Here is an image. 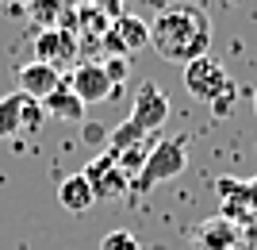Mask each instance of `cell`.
Here are the masks:
<instances>
[{
    "mask_svg": "<svg viewBox=\"0 0 257 250\" xmlns=\"http://www.w3.org/2000/svg\"><path fill=\"white\" fill-rule=\"evenodd\" d=\"M150 46L165 62H196L211 46V20L196 4H165L150 20Z\"/></svg>",
    "mask_w": 257,
    "mask_h": 250,
    "instance_id": "6da1fadb",
    "label": "cell"
},
{
    "mask_svg": "<svg viewBox=\"0 0 257 250\" xmlns=\"http://www.w3.org/2000/svg\"><path fill=\"white\" fill-rule=\"evenodd\" d=\"M184 165H188V139H184V135H177V139H161V142H150L146 165H142L139 177L131 181V189L150 193V189H158L161 181L181 177V174H184Z\"/></svg>",
    "mask_w": 257,
    "mask_h": 250,
    "instance_id": "7a4b0ae2",
    "label": "cell"
},
{
    "mask_svg": "<svg viewBox=\"0 0 257 250\" xmlns=\"http://www.w3.org/2000/svg\"><path fill=\"white\" fill-rule=\"evenodd\" d=\"M226 85H230V77H226L223 62H215L211 54H204V58H196V62L184 65V89H188V97L204 100V104H211Z\"/></svg>",
    "mask_w": 257,
    "mask_h": 250,
    "instance_id": "3957f363",
    "label": "cell"
},
{
    "mask_svg": "<svg viewBox=\"0 0 257 250\" xmlns=\"http://www.w3.org/2000/svg\"><path fill=\"white\" fill-rule=\"evenodd\" d=\"M81 174L88 177V185H92V196H96V200H111V196H123L131 189V177L119 170V158L111 150L96 154Z\"/></svg>",
    "mask_w": 257,
    "mask_h": 250,
    "instance_id": "277c9868",
    "label": "cell"
},
{
    "mask_svg": "<svg viewBox=\"0 0 257 250\" xmlns=\"http://www.w3.org/2000/svg\"><path fill=\"white\" fill-rule=\"evenodd\" d=\"M127 120L135 123L139 131L154 135L161 123L169 120V97H165L154 81H142L139 93H135V104H131V116H127Z\"/></svg>",
    "mask_w": 257,
    "mask_h": 250,
    "instance_id": "5b68a950",
    "label": "cell"
},
{
    "mask_svg": "<svg viewBox=\"0 0 257 250\" xmlns=\"http://www.w3.org/2000/svg\"><path fill=\"white\" fill-rule=\"evenodd\" d=\"M65 81H69V89L81 97L85 108H88V104H100V100H107V97H115V85L107 81V73H104V65H100V62H81Z\"/></svg>",
    "mask_w": 257,
    "mask_h": 250,
    "instance_id": "8992f818",
    "label": "cell"
},
{
    "mask_svg": "<svg viewBox=\"0 0 257 250\" xmlns=\"http://www.w3.org/2000/svg\"><path fill=\"white\" fill-rule=\"evenodd\" d=\"M62 81H65L62 69H54V65H46V62H27V65H20V69H16V85H20L16 93L39 100V104H43V100L50 97Z\"/></svg>",
    "mask_w": 257,
    "mask_h": 250,
    "instance_id": "52a82bcc",
    "label": "cell"
},
{
    "mask_svg": "<svg viewBox=\"0 0 257 250\" xmlns=\"http://www.w3.org/2000/svg\"><path fill=\"white\" fill-rule=\"evenodd\" d=\"M77 54V43H73V35L62 31V27H50V31H43L39 39H35V62H46V65H58L69 62V58Z\"/></svg>",
    "mask_w": 257,
    "mask_h": 250,
    "instance_id": "ba28073f",
    "label": "cell"
},
{
    "mask_svg": "<svg viewBox=\"0 0 257 250\" xmlns=\"http://www.w3.org/2000/svg\"><path fill=\"white\" fill-rule=\"evenodd\" d=\"M58 204L65 208V212H73V216H81V212H88V208L96 204V196H92V185H88L85 174H69L58 185Z\"/></svg>",
    "mask_w": 257,
    "mask_h": 250,
    "instance_id": "9c48e42d",
    "label": "cell"
},
{
    "mask_svg": "<svg viewBox=\"0 0 257 250\" xmlns=\"http://www.w3.org/2000/svg\"><path fill=\"white\" fill-rule=\"evenodd\" d=\"M43 112H46V116H54V120H69V123L85 120V104H81V97L69 89V81H62V85L43 100Z\"/></svg>",
    "mask_w": 257,
    "mask_h": 250,
    "instance_id": "30bf717a",
    "label": "cell"
},
{
    "mask_svg": "<svg viewBox=\"0 0 257 250\" xmlns=\"http://www.w3.org/2000/svg\"><path fill=\"white\" fill-rule=\"evenodd\" d=\"M111 35H115V43L123 46V54H135V50H142V46L150 43V23L123 12V16L111 23Z\"/></svg>",
    "mask_w": 257,
    "mask_h": 250,
    "instance_id": "8fae6325",
    "label": "cell"
},
{
    "mask_svg": "<svg viewBox=\"0 0 257 250\" xmlns=\"http://www.w3.org/2000/svg\"><path fill=\"white\" fill-rule=\"evenodd\" d=\"M20 104H23L20 93H8V97H0V139H12V135H20Z\"/></svg>",
    "mask_w": 257,
    "mask_h": 250,
    "instance_id": "7c38bea8",
    "label": "cell"
},
{
    "mask_svg": "<svg viewBox=\"0 0 257 250\" xmlns=\"http://www.w3.org/2000/svg\"><path fill=\"white\" fill-rule=\"evenodd\" d=\"M23 97V93H20ZM43 104L39 100H31V97H23V104H20V131H39L43 127Z\"/></svg>",
    "mask_w": 257,
    "mask_h": 250,
    "instance_id": "4fadbf2b",
    "label": "cell"
},
{
    "mask_svg": "<svg viewBox=\"0 0 257 250\" xmlns=\"http://www.w3.org/2000/svg\"><path fill=\"white\" fill-rule=\"evenodd\" d=\"M100 65H104L107 81H111L115 89H119V85H123V81L131 77V58H123V54H107V58H104Z\"/></svg>",
    "mask_w": 257,
    "mask_h": 250,
    "instance_id": "5bb4252c",
    "label": "cell"
},
{
    "mask_svg": "<svg viewBox=\"0 0 257 250\" xmlns=\"http://www.w3.org/2000/svg\"><path fill=\"white\" fill-rule=\"evenodd\" d=\"M100 250H139V239L119 227V231H107L104 239H100Z\"/></svg>",
    "mask_w": 257,
    "mask_h": 250,
    "instance_id": "9a60e30c",
    "label": "cell"
},
{
    "mask_svg": "<svg viewBox=\"0 0 257 250\" xmlns=\"http://www.w3.org/2000/svg\"><path fill=\"white\" fill-rule=\"evenodd\" d=\"M234 100H238V89H234V81H230V85H226L223 93H219V97L207 104V108H211V116H226V112L234 108Z\"/></svg>",
    "mask_w": 257,
    "mask_h": 250,
    "instance_id": "2e32d148",
    "label": "cell"
},
{
    "mask_svg": "<svg viewBox=\"0 0 257 250\" xmlns=\"http://www.w3.org/2000/svg\"><path fill=\"white\" fill-rule=\"evenodd\" d=\"M85 139L88 142H104V146H107V131L100 127V123H85Z\"/></svg>",
    "mask_w": 257,
    "mask_h": 250,
    "instance_id": "e0dca14e",
    "label": "cell"
},
{
    "mask_svg": "<svg viewBox=\"0 0 257 250\" xmlns=\"http://www.w3.org/2000/svg\"><path fill=\"white\" fill-rule=\"evenodd\" d=\"M246 200H249V212H257V177L246 181Z\"/></svg>",
    "mask_w": 257,
    "mask_h": 250,
    "instance_id": "ac0fdd59",
    "label": "cell"
},
{
    "mask_svg": "<svg viewBox=\"0 0 257 250\" xmlns=\"http://www.w3.org/2000/svg\"><path fill=\"white\" fill-rule=\"evenodd\" d=\"M100 4H104V12H111V16H123V0H100Z\"/></svg>",
    "mask_w": 257,
    "mask_h": 250,
    "instance_id": "d6986e66",
    "label": "cell"
},
{
    "mask_svg": "<svg viewBox=\"0 0 257 250\" xmlns=\"http://www.w3.org/2000/svg\"><path fill=\"white\" fill-rule=\"evenodd\" d=\"M253 112H257V93H253Z\"/></svg>",
    "mask_w": 257,
    "mask_h": 250,
    "instance_id": "ffe728a7",
    "label": "cell"
},
{
    "mask_svg": "<svg viewBox=\"0 0 257 250\" xmlns=\"http://www.w3.org/2000/svg\"><path fill=\"white\" fill-rule=\"evenodd\" d=\"M230 4H234V0H230Z\"/></svg>",
    "mask_w": 257,
    "mask_h": 250,
    "instance_id": "44dd1931",
    "label": "cell"
}]
</instances>
